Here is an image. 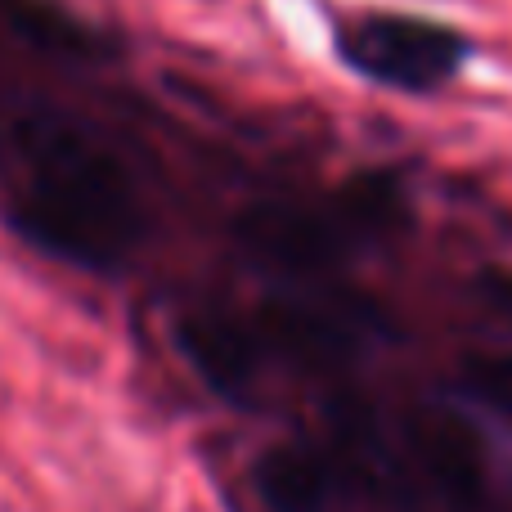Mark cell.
Masks as SVG:
<instances>
[{"label":"cell","instance_id":"cell-1","mask_svg":"<svg viewBox=\"0 0 512 512\" xmlns=\"http://www.w3.org/2000/svg\"><path fill=\"white\" fill-rule=\"evenodd\" d=\"M14 149L27 180L9 221L32 248L86 270H113L131 256L144 234V207L108 144L68 117L36 113L14 126Z\"/></svg>","mask_w":512,"mask_h":512},{"label":"cell","instance_id":"cell-2","mask_svg":"<svg viewBox=\"0 0 512 512\" xmlns=\"http://www.w3.org/2000/svg\"><path fill=\"white\" fill-rule=\"evenodd\" d=\"M400 221V194L391 180H360L342 189L337 203H292L270 198L234 216V239L261 265L283 274H319L346 261V252L369 234Z\"/></svg>","mask_w":512,"mask_h":512},{"label":"cell","instance_id":"cell-3","mask_svg":"<svg viewBox=\"0 0 512 512\" xmlns=\"http://www.w3.org/2000/svg\"><path fill=\"white\" fill-rule=\"evenodd\" d=\"M337 50H342L346 68H355L360 77L391 90H409V95L454 81L468 59V41L454 27L414 14L360 18V23L342 27Z\"/></svg>","mask_w":512,"mask_h":512},{"label":"cell","instance_id":"cell-4","mask_svg":"<svg viewBox=\"0 0 512 512\" xmlns=\"http://www.w3.org/2000/svg\"><path fill=\"white\" fill-rule=\"evenodd\" d=\"M409 445H414L427 481L450 504L472 508L486 499L490 454H486V436L468 414H459L450 405H423L409 418Z\"/></svg>","mask_w":512,"mask_h":512},{"label":"cell","instance_id":"cell-5","mask_svg":"<svg viewBox=\"0 0 512 512\" xmlns=\"http://www.w3.org/2000/svg\"><path fill=\"white\" fill-rule=\"evenodd\" d=\"M176 346L189 369L225 400L252 396L265 364V342L256 324H239L230 315H185L176 324Z\"/></svg>","mask_w":512,"mask_h":512},{"label":"cell","instance_id":"cell-6","mask_svg":"<svg viewBox=\"0 0 512 512\" xmlns=\"http://www.w3.org/2000/svg\"><path fill=\"white\" fill-rule=\"evenodd\" d=\"M256 333L265 351L297 364H315V369L351 360L355 351V328L333 310L306 306V301H265L256 310Z\"/></svg>","mask_w":512,"mask_h":512},{"label":"cell","instance_id":"cell-7","mask_svg":"<svg viewBox=\"0 0 512 512\" xmlns=\"http://www.w3.org/2000/svg\"><path fill=\"white\" fill-rule=\"evenodd\" d=\"M252 490L265 512H328L333 508V468L315 450L274 445L252 463Z\"/></svg>","mask_w":512,"mask_h":512},{"label":"cell","instance_id":"cell-8","mask_svg":"<svg viewBox=\"0 0 512 512\" xmlns=\"http://www.w3.org/2000/svg\"><path fill=\"white\" fill-rule=\"evenodd\" d=\"M0 23L23 45H32V50H41V54H54V59L95 63L117 50L95 23L77 18L72 9L54 5V0H0Z\"/></svg>","mask_w":512,"mask_h":512},{"label":"cell","instance_id":"cell-9","mask_svg":"<svg viewBox=\"0 0 512 512\" xmlns=\"http://www.w3.org/2000/svg\"><path fill=\"white\" fill-rule=\"evenodd\" d=\"M459 369L472 396L512 414V351H468Z\"/></svg>","mask_w":512,"mask_h":512},{"label":"cell","instance_id":"cell-10","mask_svg":"<svg viewBox=\"0 0 512 512\" xmlns=\"http://www.w3.org/2000/svg\"><path fill=\"white\" fill-rule=\"evenodd\" d=\"M477 297L486 301L490 310L512 319V265H486L477 274Z\"/></svg>","mask_w":512,"mask_h":512}]
</instances>
